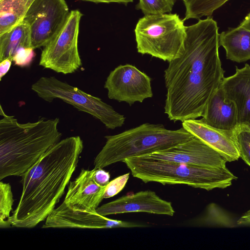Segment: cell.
Returning <instances> with one entry per match:
<instances>
[{"instance_id":"obj_11","label":"cell","mask_w":250,"mask_h":250,"mask_svg":"<svg viewBox=\"0 0 250 250\" xmlns=\"http://www.w3.org/2000/svg\"><path fill=\"white\" fill-rule=\"evenodd\" d=\"M142 226L134 222L111 219L96 211L72 208L63 202L50 213L42 228L110 229Z\"/></svg>"},{"instance_id":"obj_27","label":"cell","mask_w":250,"mask_h":250,"mask_svg":"<svg viewBox=\"0 0 250 250\" xmlns=\"http://www.w3.org/2000/svg\"><path fill=\"white\" fill-rule=\"evenodd\" d=\"M94 169V176L97 182L101 186L106 187L109 182L110 177L109 173L103 168Z\"/></svg>"},{"instance_id":"obj_28","label":"cell","mask_w":250,"mask_h":250,"mask_svg":"<svg viewBox=\"0 0 250 250\" xmlns=\"http://www.w3.org/2000/svg\"><path fill=\"white\" fill-rule=\"evenodd\" d=\"M12 60L10 59H6L1 61L0 62V80L3 76L9 70L11 64Z\"/></svg>"},{"instance_id":"obj_18","label":"cell","mask_w":250,"mask_h":250,"mask_svg":"<svg viewBox=\"0 0 250 250\" xmlns=\"http://www.w3.org/2000/svg\"><path fill=\"white\" fill-rule=\"evenodd\" d=\"M220 46L226 51L227 59L242 62L250 60V30L240 24L219 34Z\"/></svg>"},{"instance_id":"obj_16","label":"cell","mask_w":250,"mask_h":250,"mask_svg":"<svg viewBox=\"0 0 250 250\" xmlns=\"http://www.w3.org/2000/svg\"><path fill=\"white\" fill-rule=\"evenodd\" d=\"M220 86L236 106L238 125H250V65L236 67L235 73L224 77Z\"/></svg>"},{"instance_id":"obj_15","label":"cell","mask_w":250,"mask_h":250,"mask_svg":"<svg viewBox=\"0 0 250 250\" xmlns=\"http://www.w3.org/2000/svg\"><path fill=\"white\" fill-rule=\"evenodd\" d=\"M94 169H82L78 176L69 183L68 190L63 202L67 206L91 212H96L104 199L106 187L96 181Z\"/></svg>"},{"instance_id":"obj_23","label":"cell","mask_w":250,"mask_h":250,"mask_svg":"<svg viewBox=\"0 0 250 250\" xmlns=\"http://www.w3.org/2000/svg\"><path fill=\"white\" fill-rule=\"evenodd\" d=\"M176 0H139L136 5L145 16L170 13Z\"/></svg>"},{"instance_id":"obj_26","label":"cell","mask_w":250,"mask_h":250,"mask_svg":"<svg viewBox=\"0 0 250 250\" xmlns=\"http://www.w3.org/2000/svg\"><path fill=\"white\" fill-rule=\"evenodd\" d=\"M31 47L23 48L19 50L12 58L14 64L20 67L29 65L32 62L35 53Z\"/></svg>"},{"instance_id":"obj_12","label":"cell","mask_w":250,"mask_h":250,"mask_svg":"<svg viewBox=\"0 0 250 250\" xmlns=\"http://www.w3.org/2000/svg\"><path fill=\"white\" fill-rule=\"evenodd\" d=\"M142 157L210 167H226L227 162L217 151L195 136L172 147Z\"/></svg>"},{"instance_id":"obj_14","label":"cell","mask_w":250,"mask_h":250,"mask_svg":"<svg viewBox=\"0 0 250 250\" xmlns=\"http://www.w3.org/2000/svg\"><path fill=\"white\" fill-rule=\"evenodd\" d=\"M182 126L220 154L227 162L236 161L240 153L233 130L212 127L201 119H189L182 122Z\"/></svg>"},{"instance_id":"obj_29","label":"cell","mask_w":250,"mask_h":250,"mask_svg":"<svg viewBox=\"0 0 250 250\" xmlns=\"http://www.w3.org/2000/svg\"><path fill=\"white\" fill-rule=\"evenodd\" d=\"M237 224L239 226H250V210L244 213L237 220Z\"/></svg>"},{"instance_id":"obj_4","label":"cell","mask_w":250,"mask_h":250,"mask_svg":"<svg viewBox=\"0 0 250 250\" xmlns=\"http://www.w3.org/2000/svg\"><path fill=\"white\" fill-rule=\"evenodd\" d=\"M194 137L183 126L169 130L162 124L145 123L116 135L105 136L106 141L95 158L94 168L167 149Z\"/></svg>"},{"instance_id":"obj_7","label":"cell","mask_w":250,"mask_h":250,"mask_svg":"<svg viewBox=\"0 0 250 250\" xmlns=\"http://www.w3.org/2000/svg\"><path fill=\"white\" fill-rule=\"evenodd\" d=\"M31 89L47 102L59 99L99 120L105 126L114 129L121 127L125 118L100 98L54 76L42 77L31 85Z\"/></svg>"},{"instance_id":"obj_19","label":"cell","mask_w":250,"mask_h":250,"mask_svg":"<svg viewBox=\"0 0 250 250\" xmlns=\"http://www.w3.org/2000/svg\"><path fill=\"white\" fill-rule=\"evenodd\" d=\"M27 47L32 48L31 33L29 25L23 21L0 35V61L12 60L17 52Z\"/></svg>"},{"instance_id":"obj_2","label":"cell","mask_w":250,"mask_h":250,"mask_svg":"<svg viewBox=\"0 0 250 250\" xmlns=\"http://www.w3.org/2000/svg\"><path fill=\"white\" fill-rule=\"evenodd\" d=\"M83 148L79 136L64 138L21 175L22 192L9 218L12 226L32 228L47 218L64 194Z\"/></svg>"},{"instance_id":"obj_8","label":"cell","mask_w":250,"mask_h":250,"mask_svg":"<svg viewBox=\"0 0 250 250\" xmlns=\"http://www.w3.org/2000/svg\"><path fill=\"white\" fill-rule=\"evenodd\" d=\"M82 16L78 9L70 11L61 30L43 47L39 65L63 74L74 73L81 67L78 38Z\"/></svg>"},{"instance_id":"obj_6","label":"cell","mask_w":250,"mask_h":250,"mask_svg":"<svg viewBox=\"0 0 250 250\" xmlns=\"http://www.w3.org/2000/svg\"><path fill=\"white\" fill-rule=\"evenodd\" d=\"M186 27L176 13L144 16L134 29L138 52L168 62L179 58L185 49Z\"/></svg>"},{"instance_id":"obj_3","label":"cell","mask_w":250,"mask_h":250,"mask_svg":"<svg viewBox=\"0 0 250 250\" xmlns=\"http://www.w3.org/2000/svg\"><path fill=\"white\" fill-rule=\"evenodd\" d=\"M0 180L21 176L61 140L60 119L41 118L20 123L7 115L0 105Z\"/></svg>"},{"instance_id":"obj_24","label":"cell","mask_w":250,"mask_h":250,"mask_svg":"<svg viewBox=\"0 0 250 250\" xmlns=\"http://www.w3.org/2000/svg\"><path fill=\"white\" fill-rule=\"evenodd\" d=\"M234 132L240 157L250 167V125H238Z\"/></svg>"},{"instance_id":"obj_22","label":"cell","mask_w":250,"mask_h":250,"mask_svg":"<svg viewBox=\"0 0 250 250\" xmlns=\"http://www.w3.org/2000/svg\"><path fill=\"white\" fill-rule=\"evenodd\" d=\"M14 199L9 184L0 182V227H10V212L12 210Z\"/></svg>"},{"instance_id":"obj_30","label":"cell","mask_w":250,"mask_h":250,"mask_svg":"<svg viewBox=\"0 0 250 250\" xmlns=\"http://www.w3.org/2000/svg\"><path fill=\"white\" fill-rule=\"evenodd\" d=\"M85 1L92 2L94 3H111L116 2L124 4L126 5L128 3L133 2V0H80Z\"/></svg>"},{"instance_id":"obj_25","label":"cell","mask_w":250,"mask_h":250,"mask_svg":"<svg viewBox=\"0 0 250 250\" xmlns=\"http://www.w3.org/2000/svg\"><path fill=\"white\" fill-rule=\"evenodd\" d=\"M129 174L127 173L122 175L109 182L105 189L104 198L112 197L119 193L127 183Z\"/></svg>"},{"instance_id":"obj_17","label":"cell","mask_w":250,"mask_h":250,"mask_svg":"<svg viewBox=\"0 0 250 250\" xmlns=\"http://www.w3.org/2000/svg\"><path fill=\"white\" fill-rule=\"evenodd\" d=\"M202 117L206 124L219 129L233 130L238 125L236 106L220 86L209 100Z\"/></svg>"},{"instance_id":"obj_31","label":"cell","mask_w":250,"mask_h":250,"mask_svg":"<svg viewBox=\"0 0 250 250\" xmlns=\"http://www.w3.org/2000/svg\"><path fill=\"white\" fill-rule=\"evenodd\" d=\"M240 24L245 28L250 30V12Z\"/></svg>"},{"instance_id":"obj_1","label":"cell","mask_w":250,"mask_h":250,"mask_svg":"<svg viewBox=\"0 0 250 250\" xmlns=\"http://www.w3.org/2000/svg\"><path fill=\"white\" fill-rule=\"evenodd\" d=\"M185 49L165 70V113L174 122L202 117L224 78L219 27L211 17L186 27Z\"/></svg>"},{"instance_id":"obj_5","label":"cell","mask_w":250,"mask_h":250,"mask_svg":"<svg viewBox=\"0 0 250 250\" xmlns=\"http://www.w3.org/2000/svg\"><path fill=\"white\" fill-rule=\"evenodd\" d=\"M124 162L132 175L144 183L186 185L210 190L225 188L237 178L227 167H204L161 160L135 157Z\"/></svg>"},{"instance_id":"obj_20","label":"cell","mask_w":250,"mask_h":250,"mask_svg":"<svg viewBox=\"0 0 250 250\" xmlns=\"http://www.w3.org/2000/svg\"><path fill=\"white\" fill-rule=\"evenodd\" d=\"M35 0H0V35L23 21Z\"/></svg>"},{"instance_id":"obj_9","label":"cell","mask_w":250,"mask_h":250,"mask_svg":"<svg viewBox=\"0 0 250 250\" xmlns=\"http://www.w3.org/2000/svg\"><path fill=\"white\" fill-rule=\"evenodd\" d=\"M65 0H35L23 21L29 26L32 47H44L62 28L70 14Z\"/></svg>"},{"instance_id":"obj_21","label":"cell","mask_w":250,"mask_h":250,"mask_svg":"<svg viewBox=\"0 0 250 250\" xmlns=\"http://www.w3.org/2000/svg\"><path fill=\"white\" fill-rule=\"evenodd\" d=\"M186 8L184 21L211 17L213 13L229 0H182Z\"/></svg>"},{"instance_id":"obj_10","label":"cell","mask_w":250,"mask_h":250,"mask_svg":"<svg viewBox=\"0 0 250 250\" xmlns=\"http://www.w3.org/2000/svg\"><path fill=\"white\" fill-rule=\"evenodd\" d=\"M104 87L109 99L130 105L153 96L150 78L129 64L120 65L111 71Z\"/></svg>"},{"instance_id":"obj_13","label":"cell","mask_w":250,"mask_h":250,"mask_svg":"<svg viewBox=\"0 0 250 250\" xmlns=\"http://www.w3.org/2000/svg\"><path fill=\"white\" fill-rule=\"evenodd\" d=\"M96 212L104 216L136 212L172 216L175 213L170 202L162 199L154 191L149 190L123 196L98 207Z\"/></svg>"},{"instance_id":"obj_32","label":"cell","mask_w":250,"mask_h":250,"mask_svg":"<svg viewBox=\"0 0 250 250\" xmlns=\"http://www.w3.org/2000/svg\"></svg>"}]
</instances>
